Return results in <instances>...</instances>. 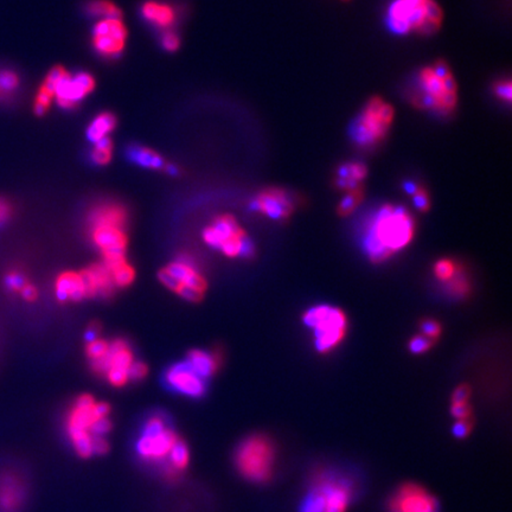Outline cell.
Here are the masks:
<instances>
[{
    "label": "cell",
    "instance_id": "6da1fadb",
    "mask_svg": "<svg viewBox=\"0 0 512 512\" xmlns=\"http://www.w3.org/2000/svg\"><path fill=\"white\" fill-rule=\"evenodd\" d=\"M415 231V219L405 208L385 204L366 223L362 247L370 261L385 263L412 242Z\"/></svg>",
    "mask_w": 512,
    "mask_h": 512
},
{
    "label": "cell",
    "instance_id": "7a4b0ae2",
    "mask_svg": "<svg viewBox=\"0 0 512 512\" xmlns=\"http://www.w3.org/2000/svg\"><path fill=\"white\" fill-rule=\"evenodd\" d=\"M108 414L109 407L104 402H95L89 395L77 398L65 422L68 439L77 456L88 459L107 452L106 435L111 429Z\"/></svg>",
    "mask_w": 512,
    "mask_h": 512
},
{
    "label": "cell",
    "instance_id": "3957f363",
    "mask_svg": "<svg viewBox=\"0 0 512 512\" xmlns=\"http://www.w3.org/2000/svg\"><path fill=\"white\" fill-rule=\"evenodd\" d=\"M358 495L359 483L352 473L324 469L312 476L299 512H348Z\"/></svg>",
    "mask_w": 512,
    "mask_h": 512
},
{
    "label": "cell",
    "instance_id": "277c9868",
    "mask_svg": "<svg viewBox=\"0 0 512 512\" xmlns=\"http://www.w3.org/2000/svg\"><path fill=\"white\" fill-rule=\"evenodd\" d=\"M409 99L420 111L452 114L458 104V84L449 64L439 60L421 68Z\"/></svg>",
    "mask_w": 512,
    "mask_h": 512
},
{
    "label": "cell",
    "instance_id": "5b68a950",
    "mask_svg": "<svg viewBox=\"0 0 512 512\" xmlns=\"http://www.w3.org/2000/svg\"><path fill=\"white\" fill-rule=\"evenodd\" d=\"M179 440L165 417L160 415L148 417L135 440V456L145 467L151 469L164 481L173 483L180 478L173 465V451Z\"/></svg>",
    "mask_w": 512,
    "mask_h": 512
},
{
    "label": "cell",
    "instance_id": "8992f818",
    "mask_svg": "<svg viewBox=\"0 0 512 512\" xmlns=\"http://www.w3.org/2000/svg\"><path fill=\"white\" fill-rule=\"evenodd\" d=\"M444 11L437 0H394L387 10V25L396 35L433 36L444 24Z\"/></svg>",
    "mask_w": 512,
    "mask_h": 512
},
{
    "label": "cell",
    "instance_id": "52a82bcc",
    "mask_svg": "<svg viewBox=\"0 0 512 512\" xmlns=\"http://www.w3.org/2000/svg\"><path fill=\"white\" fill-rule=\"evenodd\" d=\"M277 449L270 437L260 434L241 441L234 453L235 469L253 484H265L274 476Z\"/></svg>",
    "mask_w": 512,
    "mask_h": 512
},
{
    "label": "cell",
    "instance_id": "ba28073f",
    "mask_svg": "<svg viewBox=\"0 0 512 512\" xmlns=\"http://www.w3.org/2000/svg\"><path fill=\"white\" fill-rule=\"evenodd\" d=\"M395 119V108L381 96H373L351 123L350 137L357 146L370 148L383 141Z\"/></svg>",
    "mask_w": 512,
    "mask_h": 512
},
{
    "label": "cell",
    "instance_id": "9c48e42d",
    "mask_svg": "<svg viewBox=\"0 0 512 512\" xmlns=\"http://www.w3.org/2000/svg\"><path fill=\"white\" fill-rule=\"evenodd\" d=\"M302 322L313 332L314 348L327 354L344 341L349 322L346 314L336 306L317 305L302 314Z\"/></svg>",
    "mask_w": 512,
    "mask_h": 512
},
{
    "label": "cell",
    "instance_id": "30bf717a",
    "mask_svg": "<svg viewBox=\"0 0 512 512\" xmlns=\"http://www.w3.org/2000/svg\"><path fill=\"white\" fill-rule=\"evenodd\" d=\"M160 280L183 298L197 302L205 290V281L195 265L187 258H180L162 270Z\"/></svg>",
    "mask_w": 512,
    "mask_h": 512
},
{
    "label": "cell",
    "instance_id": "8fae6325",
    "mask_svg": "<svg viewBox=\"0 0 512 512\" xmlns=\"http://www.w3.org/2000/svg\"><path fill=\"white\" fill-rule=\"evenodd\" d=\"M29 478L17 465L0 469V512H22L29 499Z\"/></svg>",
    "mask_w": 512,
    "mask_h": 512
},
{
    "label": "cell",
    "instance_id": "7c38bea8",
    "mask_svg": "<svg viewBox=\"0 0 512 512\" xmlns=\"http://www.w3.org/2000/svg\"><path fill=\"white\" fill-rule=\"evenodd\" d=\"M126 38L127 30L123 20L118 18L101 20L94 26L93 47L100 56L114 59L123 54Z\"/></svg>",
    "mask_w": 512,
    "mask_h": 512
},
{
    "label": "cell",
    "instance_id": "4fadbf2b",
    "mask_svg": "<svg viewBox=\"0 0 512 512\" xmlns=\"http://www.w3.org/2000/svg\"><path fill=\"white\" fill-rule=\"evenodd\" d=\"M250 209L265 215L268 219L285 221L295 211V201L288 191L270 187L261 191L250 203Z\"/></svg>",
    "mask_w": 512,
    "mask_h": 512
},
{
    "label": "cell",
    "instance_id": "5bb4252c",
    "mask_svg": "<svg viewBox=\"0 0 512 512\" xmlns=\"http://www.w3.org/2000/svg\"><path fill=\"white\" fill-rule=\"evenodd\" d=\"M389 512H439V503L432 493L419 485H403L394 493Z\"/></svg>",
    "mask_w": 512,
    "mask_h": 512
},
{
    "label": "cell",
    "instance_id": "9a60e30c",
    "mask_svg": "<svg viewBox=\"0 0 512 512\" xmlns=\"http://www.w3.org/2000/svg\"><path fill=\"white\" fill-rule=\"evenodd\" d=\"M94 88L95 79L91 74L86 72H76L74 76L68 74L56 89L57 104L65 111L74 109L86 96L94 91Z\"/></svg>",
    "mask_w": 512,
    "mask_h": 512
},
{
    "label": "cell",
    "instance_id": "2e32d148",
    "mask_svg": "<svg viewBox=\"0 0 512 512\" xmlns=\"http://www.w3.org/2000/svg\"><path fill=\"white\" fill-rule=\"evenodd\" d=\"M165 381L171 389L184 396L199 398L205 393V381L191 369L187 362L171 366L165 375Z\"/></svg>",
    "mask_w": 512,
    "mask_h": 512
},
{
    "label": "cell",
    "instance_id": "e0dca14e",
    "mask_svg": "<svg viewBox=\"0 0 512 512\" xmlns=\"http://www.w3.org/2000/svg\"><path fill=\"white\" fill-rule=\"evenodd\" d=\"M245 235L246 233L240 228L234 217L222 216L204 231L203 240L211 248L221 249L223 246L242 238Z\"/></svg>",
    "mask_w": 512,
    "mask_h": 512
},
{
    "label": "cell",
    "instance_id": "ac0fdd59",
    "mask_svg": "<svg viewBox=\"0 0 512 512\" xmlns=\"http://www.w3.org/2000/svg\"><path fill=\"white\" fill-rule=\"evenodd\" d=\"M133 362V354L127 343L116 341L109 344L108 352L104 357L93 362V368L101 373H107L108 371H123L128 373Z\"/></svg>",
    "mask_w": 512,
    "mask_h": 512
},
{
    "label": "cell",
    "instance_id": "d6986e66",
    "mask_svg": "<svg viewBox=\"0 0 512 512\" xmlns=\"http://www.w3.org/2000/svg\"><path fill=\"white\" fill-rule=\"evenodd\" d=\"M368 176V167L361 162H346L338 166L334 178V187L349 192L362 187Z\"/></svg>",
    "mask_w": 512,
    "mask_h": 512
},
{
    "label": "cell",
    "instance_id": "ffe728a7",
    "mask_svg": "<svg viewBox=\"0 0 512 512\" xmlns=\"http://www.w3.org/2000/svg\"><path fill=\"white\" fill-rule=\"evenodd\" d=\"M127 221V212L125 208L116 203H102L96 205L88 216L91 228L95 226H113L123 229Z\"/></svg>",
    "mask_w": 512,
    "mask_h": 512
},
{
    "label": "cell",
    "instance_id": "44dd1931",
    "mask_svg": "<svg viewBox=\"0 0 512 512\" xmlns=\"http://www.w3.org/2000/svg\"><path fill=\"white\" fill-rule=\"evenodd\" d=\"M127 157L131 162L139 166L150 169V170H163L171 176L178 173V169L167 164L166 160L162 155L146 146H141L138 143H133L127 148Z\"/></svg>",
    "mask_w": 512,
    "mask_h": 512
},
{
    "label": "cell",
    "instance_id": "7402d4cb",
    "mask_svg": "<svg viewBox=\"0 0 512 512\" xmlns=\"http://www.w3.org/2000/svg\"><path fill=\"white\" fill-rule=\"evenodd\" d=\"M69 72L63 67L52 68L49 72L47 77L44 79L43 84L40 86L35 98L33 102V111L37 116H43L48 111L52 101L55 98L56 89L61 81L68 75Z\"/></svg>",
    "mask_w": 512,
    "mask_h": 512
},
{
    "label": "cell",
    "instance_id": "603a6c76",
    "mask_svg": "<svg viewBox=\"0 0 512 512\" xmlns=\"http://www.w3.org/2000/svg\"><path fill=\"white\" fill-rule=\"evenodd\" d=\"M87 295H108L113 292L114 282L111 272L104 265H98L82 273Z\"/></svg>",
    "mask_w": 512,
    "mask_h": 512
},
{
    "label": "cell",
    "instance_id": "cb8c5ba5",
    "mask_svg": "<svg viewBox=\"0 0 512 512\" xmlns=\"http://www.w3.org/2000/svg\"><path fill=\"white\" fill-rule=\"evenodd\" d=\"M55 290L56 297L60 302H67V300L79 302L84 297H87V290H86L82 274H77L72 272L63 273L57 278Z\"/></svg>",
    "mask_w": 512,
    "mask_h": 512
},
{
    "label": "cell",
    "instance_id": "d4e9b609",
    "mask_svg": "<svg viewBox=\"0 0 512 512\" xmlns=\"http://www.w3.org/2000/svg\"><path fill=\"white\" fill-rule=\"evenodd\" d=\"M143 17L147 22L157 28L169 29L176 22L175 8L166 3H159L155 0L146 1L141 8Z\"/></svg>",
    "mask_w": 512,
    "mask_h": 512
},
{
    "label": "cell",
    "instance_id": "484cf974",
    "mask_svg": "<svg viewBox=\"0 0 512 512\" xmlns=\"http://www.w3.org/2000/svg\"><path fill=\"white\" fill-rule=\"evenodd\" d=\"M116 116L109 111L100 113L95 116L87 128V138L92 143H98L100 140L107 138L111 132L116 127Z\"/></svg>",
    "mask_w": 512,
    "mask_h": 512
},
{
    "label": "cell",
    "instance_id": "4316f807",
    "mask_svg": "<svg viewBox=\"0 0 512 512\" xmlns=\"http://www.w3.org/2000/svg\"><path fill=\"white\" fill-rule=\"evenodd\" d=\"M187 363L203 380L210 378L217 369V358L202 350H195L190 352Z\"/></svg>",
    "mask_w": 512,
    "mask_h": 512
},
{
    "label": "cell",
    "instance_id": "83f0119b",
    "mask_svg": "<svg viewBox=\"0 0 512 512\" xmlns=\"http://www.w3.org/2000/svg\"><path fill=\"white\" fill-rule=\"evenodd\" d=\"M470 396H471V388L467 385H461L454 390L452 395V405H451V413L458 420H470L472 409L470 405Z\"/></svg>",
    "mask_w": 512,
    "mask_h": 512
},
{
    "label": "cell",
    "instance_id": "f1b7e54d",
    "mask_svg": "<svg viewBox=\"0 0 512 512\" xmlns=\"http://www.w3.org/2000/svg\"><path fill=\"white\" fill-rule=\"evenodd\" d=\"M86 11L91 16L99 17L102 20H109V18L120 20L123 16L121 10L109 0H92L86 5Z\"/></svg>",
    "mask_w": 512,
    "mask_h": 512
},
{
    "label": "cell",
    "instance_id": "f546056e",
    "mask_svg": "<svg viewBox=\"0 0 512 512\" xmlns=\"http://www.w3.org/2000/svg\"><path fill=\"white\" fill-rule=\"evenodd\" d=\"M445 290L449 295L457 299H464L471 293V282L465 274L463 266L457 274L454 275V278L446 282Z\"/></svg>",
    "mask_w": 512,
    "mask_h": 512
},
{
    "label": "cell",
    "instance_id": "4dcf8cb0",
    "mask_svg": "<svg viewBox=\"0 0 512 512\" xmlns=\"http://www.w3.org/2000/svg\"><path fill=\"white\" fill-rule=\"evenodd\" d=\"M363 199H364L363 187L346 192V195H344V197L341 199V202L338 204V215L341 216V217L350 216V215L352 214L361 205Z\"/></svg>",
    "mask_w": 512,
    "mask_h": 512
},
{
    "label": "cell",
    "instance_id": "1f68e13d",
    "mask_svg": "<svg viewBox=\"0 0 512 512\" xmlns=\"http://www.w3.org/2000/svg\"><path fill=\"white\" fill-rule=\"evenodd\" d=\"M405 192H408L409 195L413 197V203L417 210L426 212L430 208V197L428 195V191L426 187H422L420 184L413 183V182H407L405 184Z\"/></svg>",
    "mask_w": 512,
    "mask_h": 512
},
{
    "label": "cell",
    "instance_id": "d6a6232c",
    "mask_svg": "<svg viewBox=\"0 0 512 512\" xmlns=\"http://www.w3.org/2000/svg\"><path fill=\"white\" fill-rule=\"evenodd\" d=\"M460 265H458L452 258H440L434 265L433 272L437 281L445 285L451 279L454 278L460 270Z\"/></svg>",
    "mask_w": 512,
    "mask_h": 512
},
{
    "label": "cell",
    "instance_id": "836d02e7",
    "mask_svg": "<svg viewBox=\"0 0 512 512\" xmlns=\"http://www.w3.org/2000/svg\"><path fill=\"white\" fill-rule=\"evenodd\" d=\"M107 268L111 272V279L116 286H128L134 279V270L125 260Z\"/></svg>",
    "mask_w": 512,
    "mask_h": 512
},
{
    "label": "cell",
    "instance_id": "e575fe53",
    "mask_svg": "<svg viewBox=\"0 0 512 512\" xmlns=\"http://www.w3.org/2000/svg\"><path fill=\"white\" fill-rule=\"evenodd\" d=\"M113 155V143L108 138L95 143V146L91 152V160L98 166H104L111 160Z\"/></svg>",
    "mask_w": 512,
    "mask_h": 512
},
{
    "label": "cell",
    "instance_id": "d590c367",
    "mask_svg": "<svg viewBox=\"0 0 512 512\" xmlns=\"http://www.w3.org/2000/svg\"><path fill=\"white\" fill-rule=\"evenodd\" d=\"M20 87V76L10 69L0 70V100L8 99Z\"/></svg>",
    "mask_w": 512,
    "mask_h": 512
},
{
    "label": "cell",
    "instance_id": "8d00e7d4",
    "mask_svg": "<svg viewBox=\"0 0 512 512\" xmlns=\"http://www.w3.org/2000/svg\"><path fill=\"white\" fill-rule=\"evenodd\" d=\"M435 341H430L428 338L422 336V334H417L414 336L408 343V349L412 354L420 355L427 352L430 348L434 346Z\"/></svg>",
    "mask_w": 512,
    "mask_h": 512
},
{
    "label": "cell",
    "instance_id": "74e56055",
    "mask_svg": "<svg viewBox=\"0 0 512 512\" xmlns=\"http://www.w3.org/2000/svg\"><path fill=\"white\" fill-rule=\"evenodd\" d=\"M420 331L422 336L428 338L430 341H437V338L440 337L442 332L440 323L427 318L425 320H422L420 324Z\"/></svg>",
    "mask_w": 512,
    "mask_h": 512
},
{
    "label": "cell",
    "instance_id": "f35d334b",
    "mask_svg": "<svg viewBox=\"0 0 512 512\" xmlns=\"http://www.w3.org/2000/svg\"><path fill=\"white\" fill-rule=\"evenodd\" d=\"M493 94L500 101L510 104L512 99L511 81L509 79L497 81L496 84H493Z\"/></svg>",
    "mask_w": 512,
    "mask_h": 512
},
{
    "label": "cell",
    "instance_id": "ab89813d",
    "mask_svg": "<svg viewBox=\"0 0 512 512\" xmlns=\"http://www.w3.org/2000/svg\"><path fill=\"white\" fill-rule=\"evenodd\" d=\"M108 349H109V344L107 341H101L98 338L96 341L88 343L87 354L93 362L98 361L107 354Z\"/></svg>",
    "mask_w": 512,
    "mask_h": 512
},
{
    "label": "cell",
    "instance_id": "60d3db41",
    "mask_svg": "<svg viewBox=\"0 0 512 512\" xmlns=\"http://www.w3.org/2000/svg\"><path fill=\"white\" fill-rule=\"evenodd\" d=\"M25 284H26V282H25V279L24 277H23V274L20 273V272H16V270L10 272V273L6 275V278H5V285L8 286V290H13V292H20V290L23 288Z\"/></svg>",
    "mask_w": 512,
    "mask_h": 512
},
{
    "label": "cell",
    "instance_id": "b9f144b4",
    "mask_svg": "<svg viewBox=\"0 0 512 512\" xmlns=\"http://www.w3.org/2000/svg\"><path fill=\"white\" fill-rule=\"evenodd\" d=\"M179 44H180V40L177 33L173 31L164 32L163 37H162V45L165 50L170 52H176L179 48Z\"/></svg>",
    "mask_w": 512,
    "mask_h": 512
},
{
    "label": "cell",
    "instance_id": "7bdbcfd3",
    "mask_svg": "<svg viewBox=\"0 0 512 512\" xmlns=\"http://www.w3.org/2000/svg\"><path fill=\"white\" fill-rule=\"evenodd\" d=\"M147 373V366L143 362H133L131 368L128 370V378L130 380H141Z\"/></svg>",
    "mask_w": 512,
    "mask_h": 512
},
{
    "label": "cell",
    "instance_id": "ee69618b",
    "mask_svg": "<svg viewBox=\"0 0 512 512\" xmlns=\"http://www.w3.org/2000/svg\"><path fill=\"white\" fill-rule=\"evenodd\" d=\"M471 428H472V424L470 422V420H459L454 425L453 433L457 437H465L470 433Z\"/></svg>",
    "mask_w": 512,
    "mask_h": 512
},
{
    "label": "cell",
    "instance_id": "f6af8a7d",
    "mask_svg": "<svg viewBox=\"0 0 512 512\" xmlns=\"http://www.w3.org/2000/svg\"><path fill=\"white\" fill-rule=\"evenodd\" d=\"M11 212L13 208L10 205V203L4 199H0V226H3L11 217Z\"/></svg>",
    "mask_w": 512,
    "mask_h": 512
},
{
    "label": "cell",
    "instance_id": "bcb514c9",
    "mask_svg": "<svg viewBox=\"0 0 512 512\" xmlns=\"http://www.w3.org/2000/svg\"><path fill=\"white\" fill-rule=\"evenodd\" d=\"M20 293H22V297L28 302H32V300L37 298V290L30 284H25L23 288L20 290Z\"/></svg>",
    "mask_w": 512,
    "mask_h": 512
},
{
    "label": "cell",
    "instance_id": "7dc6e473",
    "mask_svg": "<svg viewBox=\"0 0 512 512\" xmlns=\"http://www.w3.org/2000/svg\"><path fill=\"white\" fill-rule=\"evenodd\" d=\"M96 339H98V329L95 327L88 329L87 332H86V341L88 343H92V341H96Z\"/></svg>",
    "mask_w": 512,
    "mask_h": 512
}]
</instances>
